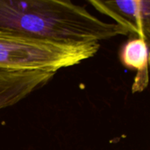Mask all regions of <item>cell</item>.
Masks as SVG:
<instances>
[{"mask_svg": "<svg viewBox=\"0 0 150 150\" xmlns=\"http://www.w3.org/2000/svg\"><path fill=\"white\" fill-rule=\"evenodd\" d=\"M0 31L60 45L99 43L129 33L70 1L0 0Z\"/></svg>", "mask_w": 150, "mask_h": 150, "instance_id": "1", "label": "cell"}, {"mask_svg": "<svg viewBox=\"0 0 150 150\" xmlns=\"http://www.w3.org/2000/svg\"><path fill=\"white\" fill-rule=\"evenodd\" d=\"M100 43L60 45L0 31V69L57 72L93 57Z\"/></svg>", "mask_w": 150, "mask_h": 150, "instance_id": "2", "label": "cell"}, {"mask_svg": "<svg viewBox=\"0 0 150 150\" xmlns=\"http://www.w3.org/2000/svg\"><path fill=\"white\" fill-rule=\"evenodd\" d=\"M55 72L0 69V110L12 106L46 85Z\"/></svg>", "mask_w": 150, "mask_h": 150, "instance_id": "4", "label": "cell"}, {"mask_svg": "<svg viewBox=\"0 0 150 150\" xmlns=\"http://www.w3.org/2000/svg\"><path fill=\"white\" fill-rule=\"evenodd\" d=\"M149 65L150 67V52H149Z\"/></svg>", "mask_w": 150, "mask_h": 150, "instance_id": "6", "label": "cell"}, {"mask_svg": "<svg viewBox=\"0 0 150 150\" xmlns=\"http://www.w3.org/2000/svg\"><path fill=\"white\" fill-rule=\"evenodd\" d=\"M89 3L129 33L137 34L150 48V0H91Z\"/></svg>", "mask_w": 150, "mask_h": 150, "instance_id": "3", "label": "cell"}, {"mask_svg": "<svg viewBox=\"0 0 150 150\" xmlns=\"http://www.w3.org/2000/svg\"><path fill=\"white\" fill-rule=\"evenodd\" d=\"M149 55V47L141 38H135L128 40L121 50L120 60L122 64L128 69L139 71V75L136 79L142 76L139 81L134 83V92L142 91L148 84Z\"/></svg>", "mask_w": 150, "mask_h": 150, "instance_id": "5", "label": "cell"}]
</instances>
